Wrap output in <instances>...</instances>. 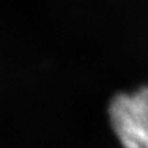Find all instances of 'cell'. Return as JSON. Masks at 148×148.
I'll use <instances>...</instances> for the list:
<instances>
[{
    "label": "cell",
    "instance_id": "6da1fadb",
    "mask_svg": "<svg viewBox=\"0 0 148 148\" xmlns=\"http://www.w3.org/2000/svg\"><path fill=\"white\" fill-rule=\"evenodd\" d=\"M110 122L123 148H148V86L111 100Z\"/></svg>",
    "mask_w": 148,
    "mask_h": 148
}]
</instances>
